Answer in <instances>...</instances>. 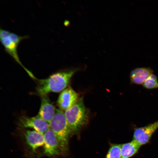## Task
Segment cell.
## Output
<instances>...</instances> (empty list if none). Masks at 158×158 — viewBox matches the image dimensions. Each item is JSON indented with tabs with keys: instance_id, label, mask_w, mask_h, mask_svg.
<instances>
[{
	"instance_id": "obj_4",
	"label": "cell",
	"mask_w": 158,
	"mask_h": 158,
	"mask_svg": "<svg viewBox=\"0 0 158 158\" xmlns=\"http://www.w3.org/2000/svg\"><path fill=\"white\" fill-rule=\"evenodd\" d=\"M29 37L28 35L19 36L17 34L10 32L7 36L0 38V41L6 51L21 66L28 75L32 79L35 77L30 71L23 65L21 62L18 53L17 48L20 42Z\"/></svg>"
},
{
	"instance_id": "obj_11",
	"label": "cell",
	"mask_w": 158,
	"mask_h": 158,
	"mask_svg": "<svg viewBox=\"0 0 158 158\" xmlns=\"http://www.w3.org/2000/svg\"><path fill=\"white\" fill-rule=\"evenodd\" d=\"M153 72V70L150 67L135 68L132 70L130 73V83L134 84L142 85L147 78Z\"/></svg>"
},
{
	"instance_id": "obj_5",
	"label": "cell",
	"mask_w": 158,
	"mask_h": 158,
	"mask_svg": "<svg viewBox=\"0 0 158 158\" xmlns=\"http://www.w3.org/2000/svg\"><path fill=\"white\" fill-rule=\"evenodd\" d=\"M18 125L21 129L31 128L43 134L49 128V124L37 115L32 117L24 115L21 116L19 118Z\"/></svg>"
},
{
	"instance_id": "obj_7",
	"label": "cell",
	"mask_w": 158,
	"mask_h": 158,
	"mask_svg": "<svg viewBox=\"0 0 158 158\" xmlns=\"http://www.w3.org/2000/svg\"><path fill=\"white\" fill-rule=\"evenodd\" d=\"M79 98L78 93L69 86L59 94L56 101L57 105L59 109L65 111L75 104Z\"/></svg>"
},
{
	"instance_id": "obj_3",
	"label": "cell",
	"mask_w": 158,
	"mask_h": 158,
	"mask_svg": "<svg viewBox=\"0 0 158 158\" xmlns=\"http://www.w3.org/2000/svg\"><path fill=\"white\" fill-rule=\"evenodd\" d=\"M49 125V128L57 138L61 154L66 155L68 152L69 139L72 133L63 111L56 109L55 115Z\"/></svg>"
},
{
	"instance_id": "obj_2",
	"label": "cell",
	"mask_w": 158,
	"mask_h": 158,
	"mask_svg": "<svg viewBox=\"0 0 158 158\" xmlns=\"http://www.w3.org/2000/svg\"><path fill=\"white\" fill-rule=\"evenodd\" d=\"M64 114L72 134L78 133L88 121L89 112L84 105L83 97L65 111Z\"/></svg>"
},
{
	"instance_id": "obj_6",
	"label": "cell",
	"mask_w": 158,
	"mask_h": 158,
	"mask_svg": "<svg viewBox=\"0 0 158 158\" xmlns=\"http://www.w3.org/2000/svg\"><path fill=\"white\" fill-rule=\"evenodd\" d=\"M43 154L44 155L53 157L61 154L57 138L53 132L49 128L43 134Z\"/></svg>"
},
{
	"instance_id": "obj_14",
	"label": "cell",
	"mask_w": 158,
	"mask_h": 158,
	"mask_svg": "<svg viewBox=\"0 0 158 158\" xmlns=\"http://www.w3.org/2000/svg\"><path fill=\"white\" fill-rule=\"evenodd\" d=\"M146 89H153L158 88V80L156 75L152 73L145 80L142 84Z\"/></svg>"
},
{
	"instance_id": "obj_8",
	"label": "cell",
	"mask_w": 158,
	"mask_h": 158,
	"mask_svg": "<svg viewBox=\"0 0 158 158\" xmlns=\"http://www.w3.org/2000/svg\"><path fill=\"white\" fill-rule=\"evenodd\" d=\"M158 128V121L147 126L136 128L134 130L133 140L141 146L149 141L152 136Z\"/></svg>"
},
{
	"instance_id": "obj_9",
	"label": "cell",
	"mask_w": 158,
	"mask_h": 158,
	"mask_svg": "<svg viewBox=\"0 0 158 158\" xmlns=\"http://www.w3.org/2000/svg\"><path fill=\"white\" fill-rule=\"evenodd\" d=\"M41 97L40 106L37 115L49 124L55 115L56 109L47 95Z\"/></svg>"
},
{
	"instance_id": "obj_10",
	"label": "cell",
	"mask_w": 158,
	"mask_h": 158,
	"mask_svg": "<svg viewBox=\"0 0 158 158\" xmlns=\"http://www.w3.org/2000/svg\"><path fill=\"white\" fill-rule=\"evenodd\" d=\"M23 131V135L26 143L32 151H35L43 146V134L34 130H25Z\"/></svg>"
},
{
	"instance_id": "obj_1",
	"label": "cell",
	"mask_w": 158,
	"mask_h": 158,
	"mask_svg": "<svg viewBox=\"0 0 158 158\" xmlns=\"http://www.w3.org/2000/svg\"><path fill=\"white\" fill-rule=\"evenodd\" d=\"M78 68L63 70L55 73L47 78L37 79V94L40 97L50 92H59L67 88L71 78Z\"/></svg>"
},
{
	"instance_id": "obj_13",
	"label": "cell",
	"mask_w": 158,
	"mask_h": 158,
	"mask_svg": "<svg viewBox=\"0 0 158 158\" xmlns=\"http://www.w3.org/2000/svg\"><path fill=\"white\" fill-rule=\"evenodd\" d=\"M121 146L120 144L111 145L105 158H122Z\"/></svg>"
},
{
	"instance_id": "obj_12",
	"label": "cell",
	"mask_w": 158,
	"mask_h": 158,
	"mask_svg": "<svg viewBox=\"0 0 158 158\" xmlns=\"http://www.w3.org/2000/svg\"><path fill=\"white\" fill-rule=\"evenodd\" d=\"M141 145L133 140L131 141L121 144L122 158H129L136 153Z\"/></svg>"
}]
</instances>
